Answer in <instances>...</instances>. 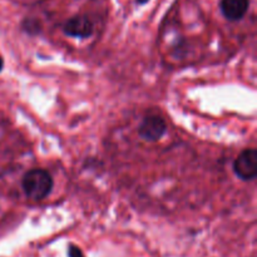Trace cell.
Returning a JSON list of instances; mask_svg holds the SVG:
<instances>
[{"label": "cell", "instance_id": "7", "mask_svg": "<svg viewBox=\"0 0 257 257\" xmlns=\"http://www.w3.org/2000/svg\"><path fill=\"white\" fill-rule=\"evenodd\" d=\"M68 256L69 257H84L82 250L74 245H70L69 248H68Z\"/></svg>", "mask_w": 257, "mask_h": 257}, {"label": "cell", "instance_id": "6", "mask_svg": "<svg viewBox=\"0 0 257 257\" xmlns=\"http://www.w3.org/2000/svg\"><path fill=\"white\" fill-rule=\"evenodd\" d=\"M23 28H24L25 32L30 33V34H37L39 32V25H38L37 20L33 19H25L23 23Z\"/></svg>", "mask_w": 257, "mask_h": 257}, {"label": "cell", "instance_id": "8", "mask_svg": "<svg viewBox=\"0 0 257 257\" xmlns=\"http://www.w3.org/2000/svg\"><path fill=\"white\" fill-rule=\"evenodd\" d=\"M136 2H137L138 4L143 5V4H146V3H148V2H150V0H136Z\"/></svg>", "mask_w": 257, "mask_h": 257}, {"label": "cell", "instance_id": "4", "mask_svg": "<svg viewBox=\"0 0 257 257\" xmlns=\"http://www.w3.org/2000/svg\"><path fill=\"white\" fill-rule=\"evenodd\" d=\"M93 30H94L93 23L84 15H75L69 18L63 25V32L68 37L80 38V39L89 38L93 34Z\"/></svg>", "mask_w": 257, "mask_h": 257}, {"label": "cell", "instance_id": "1", "mask_svg": "<svg viewBox=\"0 0 257 257\" xmlns=\"http://www.w3.org/2000/svg\"><path fill=\"white\" fill-rule=\"evenodd\" d=\"M23 191L25 196L33 201H42L50 195L54 186V181L48 171L34 168L28 171L22 181Z\"/></svg>", "mask_w": 257, "mask_h": 257}, {"label": "cell", "instance_id": "9", "mask_svg": "<svg viewBox=\"0 0 257 257\" xmlns=\"http://www.w3.org/2000/svg\"><path fill=\"white\" fill-rule=\"evenodd\" d=\"M3 67H4V62H3V58L0 57V72L3 70Z\"/></svg>", "mask_w": 257, "mask_h": 257}, {"label": "cell", "instance_id": "5", "mask_svg": "<svg viewBox=\"0 0 257 257\" xmlns=\"http://www.w3.org/2000/svg\"><path fill=\"white\" fill-rule=\"evenodd\" d=\"M250 7V0H221V12L230 22L242 19Z\"/></svg>", "mask_w": 257, "mask_h": 257}, {"label": "cell", "instance_id": "2", "mask_svg": "<svg viewBox=\"0 0 257 257\" xmlns=\"http://www.w3.org/2000/svg\"><path fill=\"white\" fill-rule=\"evenodd\" d=\"M233 172L240 180L252 181L257 176V151L248 148L240 153L233 162Z\"/></svg>", "mask_w": 257, "mask_h": 257}, {"label": "cell", "instance_id": "3", "mask_svg": "<svg viewBox=\"0 0 257 257\" xmlns=\"http://www.w3.org/2000/svg\"><path fill=\"white\" fill-rule=\"evenodd\" d=\"M167 132L165 119L160 115H147L138 127V135L148 142H157Z\"/></svg>", "mask_w": 257, "mask_h": 257}]
</instances>
